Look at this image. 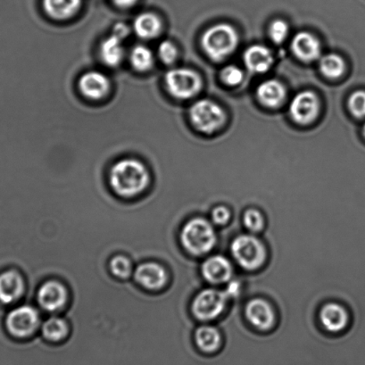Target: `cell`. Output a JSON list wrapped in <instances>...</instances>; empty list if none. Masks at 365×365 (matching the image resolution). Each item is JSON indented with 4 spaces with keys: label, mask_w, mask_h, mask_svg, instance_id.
Instances as JSON below:
<instances>
[{
    "label": "cell",
    "mask_w": 365,
    "mask_h": 365,
    "mask_svg": "<svg viewBox=\"0 0 365 365\" xmlns=\"http://www.w3.org/2000/svg\"><path fill=\"white\" fill-rule=\"evenodd\" d=\"M109 180L116 194L125 197H133L147 189L150 177L143 163L127 158L117 162L113 166Z\"/></svg>",
    "instance_id": "1"
},
{
    "label": "cell",
    "mask_w": 365,
    "mask_h": 365,
    "mask_svg": "<svg viewBox=\"0 0 365 365\" xmlns=\"http://www.w3.org/2000/svg\"><path fill=\"white\" fill-rule=\"evenodd\" d=\"M239 44L235 29L228 24H217L205 31L201 45L205 54L214 61H222L232 55Z\"/></svg>",
    "instance_id": "2"
},
{
    "label": "cell",
    "mask_w": 365,
    "mask_h": 365,
    "mask_svg": "<svg viewBox=\"0 0 365 365\" xmlns=\"http://www.w3.org/2000/svg\"><path fill=\"white\" fill-rule=\"evenodd\" d=\"M180 241L187 252L194 256H204L215 246V232L207 220L194 218L183 226Z\"/></svg>",
    "instance_id": "3"
},
{
    "label": "cell",
    "mask_w": 365,
    "mask_h": 365,
    "mask_svg": "<svg viewBox=\"0 0 365 365\" xmlns=\"http://www.w3.org/2000/svg\"><path fill=\"white\" fill-rule=\"evenodd\" d=\"M232 254L237 263L247 271L257 270L267 260L264 243L251 235L237 237L232 244Z\"/></svg>",
    "instance_id": "4"
},
{
    "label": "cell",
    "mask_w": 365,
    "mask_h": 365,
    "mask_svg": "<svg viewBox=\"0 0 365 365\" xmlns=\"http://www.w3.org/2000/svg\"><path fill=\"white\" fill-rule=\"evenodd\" d=\"M190 118L195 128L201 133L210 134L221 128L226 115L221 106L215 102L201 99L191 106Z\"/></svg>",
    "instance_id": "5"
},
{
    "label": "cell",
    "mask_w": 365,
    "mask_h": 365,
    "mask_svg": "<svg viewBox=\"0 0 365 365\" xmlns=\"http://www.w3.org/2000/svg\"><path fill=\"white\" fill-rule=\"evenodd\" d=\"M165 83L170 94L176 98L189 99L201 90V78L195 71L186 68L170 70Z\"/></svg>",
    "instance_id": "6"
},
{
    "label": "cell",
    "mask_w": 365,
    "mask_h": 365,
    "mask_svg": "<svg viewBox=\"0 0 365 365\" xmlns=\"http://www.w3.org/2000/svg\"><path fill=\"white\" fill-rule=\"evenodd\" d=\"M228 292H223L215 289L202 290L192 303V313L198 320L208 322L217 318L225 310Z\"/></svg>",
    "instance_id": "7"
},
{
    "label": "cell",
    "mask_w": 365,
    "mask_h": 365,
    "mask_svg": "<svg viewBox=\"0 0 365 365\" xmlns=\"http://www.w3.org/2000/svg\"><path fill=\"white\" fill-rule=\"evenodd\" d=\"M40 322V314L34 307L22 306L10 312L6 325L10 335L16 339H27L34 334Z\"/></svg>",
    "instance_id": "8"
},
{
    "label": "cell",
    "mask_w": 365,
    "mask_h": 365,
    "mask_svg": "<svg viewBox=\"0 0 365 365\" xmlns=\"http://www.w3.org/2000/svg\"><path fill=\"white\" fill-rule=\"evenodd\" d=\"M319 112H320V101L314 92H300L290 102V116L299 125H304L314 122Z\"/></svg>",
    "instance_id": "9"
},
{
    "label": "cell",
    "mask_w": 365,
    "mask_h": 365,
    "mask_svg": "<svg viewBox=\"0 0 365 365\" xmlns=\"http://www.w3.org/2000/svg\"><path fill=\"white\" fill-rule=\"evenodd\" d=\"M38 302L42 309L47 312H56L62 309L68 299V292L61 282H46L38 289Z\"/></svg>",
    "instance_id": "10"
},
{
    "label": "cell",
    "mask_w": 365,
    "mask_h": 365,
    "mask_svg": "<svg viewBox=\"0 0 365 365\" xmlns=\"http://www.w3.org/2000/svg\"><path fill=\"white\" fill-rule=\"evenodd\" d=\"M247 320L259 331H269L274 325L275 314L270 304L264 299L250 301L246 307Z\"/></svg>",
    "instance_id": "11"
},
{
    "label": "cell",
    "mask_w": 365,
    "mask_h": 365,
    "mask_svg": "<svg viewBox=\"0 0 365 365\" xmlns=\"http://www.w3.org/2000/svg\"><path fill=\"white\" fill-rule=\"evenodd\" d=\"M292 49L297 58L306 63L320 58L322 52L320 41L307 31H300L295 35L292 42Z\"/></svg>",
    "instance_id": "12"
},
{
    "label": "cell",
    "mask_w": 365,
    "mask_h": 365,
    "mask_svg": "<svg viewBox=\"0 0 365 365\" xmlns=\"http://www.w3.org/2000/svg\"><path fill=\"white\" fill-rule=\"evenodd\" d=\"M202 274L212 284H222L229 282L233 274V267L226 257L215 256L202 264Z\"/></svg>",
    "instance_id": "13"
},
{
    "label": "cell",
    "mask_w": 365,
    "mask_h": 365,
    "mask_svg": "<svg viewBox=\"0 0 365 365\" xmlns=\"http://www.w3.org/2000/svg\"><path fill=\"white\" fill-rule=\"evenodd\" d=\"M134 277L140 286L150 290L160 289L168 282V274L165 268L155 263H144L139 265Z\"/></svg>",
    "instance_id": "14"
},
{
    "label": "cell",
    "mask_w": 365,
    "mask_h": 365,
    "mask_svg": "<svg viewBox=\"0 0 365 365\" xmlns=\"http://www.w3.org/2000/svg\"><path fill=\"white\" fill-rule=\"evenodd\" d=\"M79 88L85 97L98 101L108 93L110 81L104 73L91 71L80 78Z\"/></svg>",
    "instance_id": "15"
},
{
    "label": "cell",
    "mask_w": 365,
    "mask_h": 365,
    "mask_svg": "<svg viewBox=\"0 0 365 365\" xmlns=\"http://www.w3.org/2000/svg\"><path fill=\"white\" fill-rule=\"evenodd\" d=\"M24 290V279L19 272L10 270L0 274V302L6 304L16 302Z\"/></svg>",
    "instance_id": "16"
},
{
    "label": "cell",
    "mask_w": 365,
    "mask_h": 365,
    "mask_svg": "<svg viewBox=\"0 0 365 365\" xmlns=\"http://www.w3.org/2000/svg\"><path fill=\"white\" fill-rule=\"evenodd\" d=\"M320 320L328 331H342L349 324V314L345 307L336 303H329L322 308Z\"/></svg>",
    "instance_id": "17"
},
{
    "label": "cell",
    "mask_w": 365,
    "mask_h": 365,
    "mask_svg": "<svg viewBox=\"0 0 365 365\" xmlns=\"http://www.w3.org/2000/svg\"><path fill=\"white\" fill-rule=\"evenodd\" d=\"M244 63L254 73H264L274 63V56L270 49L263 45H253L244 53Z\"/></svg>",
    "instance_id": "18"
},
{
    "label": "cell",
    "mask_w": 365,
    "mask_h": 365,
    "mask_svg": "<svg viewBox=\"0 0 365 365\" xmlns=\"http://www.w3.org/2000/svg\"><path fill=\"white\" fill-rule=\"evenodd\" d=\"M257 96L262 105L269 108H276L284 101L286 90L279 81L267 80L258 86Z\"/></svg>",
    "instance_id": "19"
},
{
    "label": "cell",
    "mask_w": 365,
    "mask_h": 365,
    "mask_svg": "<svg viewBox=\"0 0 365 365\" xmlns=\"http://www.w3.org/2000/svg\"><path fill=\"white\" fill-rule=\"evenodd\" d=\"M163 24L160 19L155 14L143 13L134 20L133 29L138 36L150 40L161 34Z\"/></svg>",
    "instance_id": "20"
},
{
    "label": "cell",
    "mask_w": 365,
    "mask_h": 365,
    "mask_svg": "<svg viewBox=\"0 0 365 365\" xmlns=\"http://www.w3.org/2000/svg\"><path fill=\"white\" fill-rule=\"evenodd\" d=\"M81 0H43L45 11L52 19L66 20L76 15Z\"/></svg>",
    "instance_id": "21"
},
{
    "label": "cell",
    "mask_w": 365,
    "mask_h": 365,
    "mask_svg": "<svg viewBox=\"0 0 365 365\" xmlns=\"http://www.w3.org/2000/svg\"><path fill=\"white\" fill-rule=\"evenodd\" d=\"M195 342L198 349L204 353H214L222 345V336L217 329L204 325L195 333Z\"/></svg>",
    "instance_id": "22"
},
{
    "label": "cell",
    "mask_w": 365,
    "mask_h": 365,
    "mask_svg": "<svg viewBox=\"0 0 365 365\" xmlns=\"http://www.w3.org/2000/svg\"><path fill=\"white\" fill-rule=\"evenodd\" d=\"M101 56L106 66H118L125 56V48H123L122 38L117 37L115 34L106 38L101 46Z\"/></svg>",
    "instance_id": "23"
},
{
    "label": "cell",
    "mask_w": 365,
    "mask_h": 365,
    "mask_svg": "<svg viewBox=\"0 0 365 365\" xmlns=\"http://www.w3.org/2000/svg\"><path fill=\"white\" fill-rule=\"evenodd\" d=\"M42 334L48 343H62L69 334L68 324L62 318H49L42 326Z\"/></svg>",
    "instance_id": "24"
},
{
    "label": "cell",
    "mask_w": 365,
    "mask_h": 365,
    "mask_svg": "<svg viewBox=\"0 0 365 365\" xmlns=\"http://www.w3.org/2000/svg\"><path fill=\"white\" fill-rule=\"evenodd\" d=\"M319 68L322 76L329 79L335 80L342 76L345 72L346 66L341 56L331 53V54L322 56Z\"/></svg>",
    "instance_id": "25"
},
{
    "label": "cell",
    "mask_w": 365,
    "mask_h": 365,
    "mask_svg": "<svg viewBox=\"0 0 365 365\" xmlns=\"http://www.w3.org/2000/svg\"><path fill=\"white\" fill-rule=\"evenodd\" d=\"M130 61L134 69L139 72H147L154 65V55L150 48L138 45L130 53Z\"/></svg>",
    "instance_id": "26"
},
{
    "label": "cell",
    "mask_w": 365,
    "mask_h": 365,
    "mask_svg": "<svg viewBox=\"0 0 365 365\" xmlns=\"http://www.w3.org/2000/svg\"><path fill=\"white\" fill-rule=\"evenodd\" d=\"M110 270L116 278L126 279L132 275L133 264L129 258L123 256H116L110 261Z\"/></svg>",
    "instance_id": "27"
},
{
    "label": "cell",
    "mask_w": 365,
    "mask_h": 365,
    "mask_svg": "<svg viewBox=\"0 0 365 365\" xmlns=\"http://www.w3.org/2000/svg\"><path fill=\"white\" fill-rule=\"evenodd\" d=\"M244 225L252 232H259L264 227L263 215L257 209L250 208L243 215Z\"/></svg>",
    "instance_id": "28"
},
{
    "label": "cell",
    "mask_w": 365,
    "mask_h": 365,
    "mask_svg": "<svg viewBox=\"0 0 365 365\" xmlns=\"http://www.w3.org/2000/svg\"><path fill=\"white\" fill-rule=\"evenodd\" d=\"M289 28L283 20H275L269 28V36L275 44H282L288 37Z\"/></svg>",
    "instance_id": "29"
},
{
    "label": "cell",
    "mask_w": 365,
    "mask_h": 365,
    "mask_svg": "<svg viewBox=\"0 0 365 365\" xmlns=\"http://www.w3.org/2000/svg\"><path fill=\"white\" fill-rule=\"evenodd\" d=\"M221 78L223 83L228 86H237L242 83L244 73L242 70L236 66H227L222 69Z\"/></svg>",
    "instance_id": "30"
},
{
    "label": "cell",
    "mask_w": 365,
    "mask_h": 365,
    "mask_svg": "<svg viewBox=\"0 0 365 365\" xmlns=\"http://www.w3.org/2000/svg\"><path fill=\"white\" fill-rule=\"evenodd\" d=\"M349 108L352 115L357 118L365 117V91L354 92L349 98Z\"/></svg>",
    "instance_id": "31"
},
{
    "label": "cell",
    "mask_w": 365,
    "mask_h": 365,
    "mask_svg": "<svg viewBox=\"0 0 365 365\" xmlns=\"http://www.w3.org/2000/svg\"><path fill=\"white\" fill-rule=\"evenodd\" d=\"M158 56L165 63H173L178 58V49L172 41H165L161 42L158 47Z\"/></svg>",
    "instance_id": "32"
},
{
    "label": "cell",
    "mask_w": 365,
    "mask_h": 365,
    "mask_svg": "<svg viewBox=\"0 0 365 365\" xmlns=\"http://www.w3.org/2000/svg\"><path fill=\"white\" fill-rule=\"evenodd\" d=\"M230 219V212L225 207H217L212 212V222L216 225H225Z\"/></svg>",
    "instance_id": "33"
},
{
    "label": "cell",
    "mask_w": 365,
    "mask_h": 365,
    "mask_svg": "<svg viewBox=\"0 0 365 365\" xmlns=\"http://www.w3.org/2000/svg\"><path fill=\"white\" fill-rule=\"evenodd\" d=\"M128 28H127L125 24H120L115 26V31H113V34L116 35L117 37H119L123 40V38H125L127 35H128Z\"/></svg>",
    "instance_id": "34"
},
{
    "label": "cell",
    "mask_w": 365,
    "mask_h": 365,
    "mask_svg": "<svg viewBox=\"0 0 365 365\" xmlns=\"http://www.w3.org/2000/svg\"><path fill=\"white\" fill-rule=\"evenodd\" d=\"M138 0H113L117 6L122 9H129L136 4Z\"/></svg>",
    "instance_id": "35"
},
{
    "label": "cell",
    "mask_w": 365,
    "mask_h": 365,
    "mask_svg": "<svg viewBox=\"0 0 365 365\" xmlns=\"http://www.w3.org/2000/svg\"><path fill=\"white\" fill-rule=\"evenodd\" d=\"M364 136H365V125L364 126Z\"/></svg>",
    "instance_id": "36"
}]
</instances>
